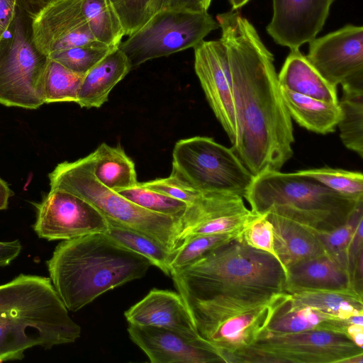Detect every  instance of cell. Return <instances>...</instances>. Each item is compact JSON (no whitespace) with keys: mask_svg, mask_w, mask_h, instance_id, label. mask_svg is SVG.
<instances>
[{"mask_svg":"<svg viewBox=\"0 0 363 363\" xmlns=\"http://www.w3.org/2000/svg\"><path fill=\"white\" fill-rule=\"evenodd\" d=\"M123 27L130 35L154 15L155 0H110Z\"/></svg>","mask_w":363,"mask_h":363,"instance_id":"8d00e7d4","label":"cell"},{"mask_svg":"<svg viewBox=\"0 0 363 363\" xmlns=\"http://www.w3.org/2000/svg\"><path fill=\"white\" fill-rule=\"evenodd\" d=\"M115 48L106 45L78 47L55 52L48 57L74 72L86 74Z\"/></svg>","mask_w":363,"mask_h":363,"instance_id":"d590c367","label":"cell"},{"mask_svg":"<svg viewBox=\"0 0 363 363\" xmlns=\"http://www.w3.org/2000/svg\"><path fill=\"white\" fill-rule=\"evenodd\" d=\"M288 303L274 315L267 328V331L287 333L318 330L347 335L349 325L354 323L352 316L341 319L315 308H291Z\"/></svg>","mask_w":363,"mask_h":363,"instance_id":"484cf974","label":"cell"},{"mask_svg":"<svg viewBox=\"0 0 363 363\" xmlns=\"http://www.w3.org/2000/svg\"><path fill=\"white\" fill-rule=\"evenodd\" d=\"M291 308L308 307L341 319L363 314V294L354 287L345 289H302L290 293Z\"/></svg>","mask_w":363,"mask_h":363,"instance_id":"d4e9b609","label":"cell"},{"mask_svg":"<svg viewBox=\"0 0 363 363\" xmlns=\"http://www.w3.org/2000/svg\"><path fill=\"white\" fill-rule=\"evenodd\" d=\"M311 177L331 190L357 201H363V174L360 172L322 167L295 172Z\"/></svg>","mask_w":363,"mask_h":363,"instance_id":"d6a6232c","label":"cell"},{"mask_svg":"<svg viewBox=\"0 0 363 363\" xmlns=\"http://www.w3.org/2000/svg\"><path fill=\"white\" fill-rule=\"evenodd\" d=\"M218 28V22L208 11L162 10L121 41L118 48L132 70L150 60L195 48Z\"/></svg>","mask_w":363,"mask_h":363,"instance_id":"8fae6325","label":"cell"},{"mask_svg":"<svg viewBox=\"0 0 363 363\" xmlns=\"http://www.w3.org/2000/svg\"><path fill=\"white\" fill-rule=\"evenodd\" d=\"M130 70L124 53L118 48L113 49L84 75L75 103L82 108L101 107Z\"/></svg>","mask_w":363,"mask_h":363,"instance_id":"7402d4cb","label":"cell"},{"mask_svg":"<svg viewBox=\"0 0 363 363\" xmlns=\"http://www.w3.org/2000/svg\"><path fill=\"white\" fill-rule=\"evenodd\" d=\"M32 1L39 4L41 6H45L46 4H49L53 3V2L59 1V0H32Z\"/></svg>","mask_w":363,"mask_h":363,"instance_id":"f6af8a7d","label":"cell"},{"mask_svg":"<svg viewBox=\"0 0 363 363\" xmlns=\"http://www.w3.org/2000/svg\"><path fill=\"white\" fill-rule=\"evenodd\" d=\"M245 199L254 213H272L315 232L341 226L363 204L295 172L267 171L255 176Z\"/></svg>","mask_w":363,"mask_h":363,"instance_id":"5b68a950","label":"cell"},{"mask_svg":"<svg viewBox=\"0 0 363 363\" xmlns=\"http://www.w3.org/2000/svg\"><path fill=\"white\" fill-rule=\"evenodd\" d=\"M334 0H272L273 14L266 27L274 41L292 50L315 39Z\"/></svg>","mask_w":363,"mask_h":363,"instance_id":"e0dca14e","label":"cell"},{"mask_svg":"<svg viewBox=\"0 0 363 363\" xmlns=\"http://www.w3.org/2000/svg\"><path fill=\"white\" fill-rule=\"evenodd\" d=\"M84 75L49 58L44 81L45 103L76 102Z\"/></svg>","mask_w":363,"mask_h":363,"instance_id":"4dcf8cb0","label":"cell"},{"mask_svg":"<svg viewBox=\"0 0 363 363\" xmlns=\"http://www.w3.org/2000/svg\"><path fill=\"white\" fill-rule=\"evenodd\" d=\"M177 291L196 298L261 296L286 291V271L276 257L236 238L186 267L172 270Z\"/></svg>","mask_w":363,"mask_h":363,"instance_id":"277c9868","label":"cell"},{"mask_svg":"<svg viewBox=\"0 0 363 363\" xmlns=\"http://www.w3.org/2000/svg\"><path fill=\"white\" fill-rule=\"evenodd\" d=\"M18 0H0V32L1 35L11 26Z\"/></svg>","mask_w":363,"mask_h":363,"instance_id":"ab89813d","label":"cell"},{"mask_svg":"<svg viewBox=\"0 0 363 363\" xmlns=\"http://www.w3.org/2000/svg\"><path fill=\"white\" fill-rule=\"evenodd\" d=\"M68 311L48 277L21 274L0 285V363L74 342L82 329Z\"/></svg>","mask_w":363,"mask_h":363,"instance_id":"3957f363","label":"cell"},{"mask_svg":"<svg viewBox=\"0 0 363 363\" xmlns=\"http://www.w3.org/2000/svg\"><path fill=\"white\" fill-rule=\"evenodd\" d=\"M139 184L143 187L184 201L188 205L196 201L201 194L172 174L168 177L158 178L139 183Z\"/></svg>","mask_w":363,"mask_h":363,"instance_id":"f35d334b","label":"cell"},{"mask_svg":"<svg viewBox=\"0 0 363 363\" xmlns=\"http://www.w3.org/2000/svg\"><path fill=\"white\" fill-rule=\"evenodd\" d=\"M228 1L231 5L232 10H238L239 9H240L243 6H245L250 0H228Z\"/></svg>","mask_w":363,"mask_h":363,"instance_id":"ee69618b","label":"cell"},{"mask_svg":"<svg viewBox=\"0 0 363 363\" xmlns=\"http://www.w3.org/2000/svg\"><path fill=\"white\" fill-rule=\"evenodd\" d=\"M91 154L93 173L106 187L117 191L138 184L135 164L121 145L103 143Z\"/></svg>","mask_w":363,"mask_h":363,"instance_id":"4316f807","label":"cell"},{"mask_svg":"<svg viewBox=\"0 0 363 363\" xmlns=\"http://www.w3.org/2000/svg\"><path fill=\"white\" fill-rule=\"evenodd\" d=\"M22 250L18 240L11 242H0V267L9 264L16 258Z\"/></svg>","mask_w":363,"mask_h":363,"instance_id":"60d3db41","label":"cell"},{"mask_svg":"<svg viewBox=\"0 0 363 363\" xmlns=\"http://www.w3.org/2000/svg\"><path fill=\"white\" fill-rule=\"evenodd\" d=\"M82 11L95 38L107 46L118 48L125 35L110 0H82Z\"/></svg>","mask_w":363,"mask_h":363,"instance_id":"f1b7e54d","label":"cell"},{"mask_svg":"<svg viewBox=\"0 0 363 363\" xmlns=\"http://www.w3.org/2000/svg\"><path fill=\"white\" fill-rule=\"evenodd\" d=\"M194 48V69L214 115L233 145L238 122L226 48L220 40L201 41Z\"/></svg>","mask_w":363,"mask_h":363,"instance_id":"9a60e30c","label":"cell"},{"mask_svg":"<svg viewBox=\"0 0 363 363\" xmlns=\"http://www.w3.org/2000/svg\"><path fill=\"white\" fill-rule=\"evenodd\" d=\"M286 277V291L289 293L302 289L354 287L348 269L328 255L292 265L287 269Z\"/></svg>","mask_w":363,"mask_h":363,"instance_id":"44dd1931","label":"cell"},{"mask_svg":"<svg viewBox=\"0 0 363 363\" xmlns=\"http://www.w3.org/2000/svg\"><path fill=\"white\" fill-rule=\"evenodd\" d=\"M337 125L343 145L363 157V89H342Z\"/></svg>","mask_w":363,"mask_h":363,"instance_id":"83f0119b","label":"cell"},{"mask_svg":"<svg viewBox=\"0 0 363 363\" xmlns=\"http://www.w3.org/2000/svg\"><path fill=\"white\" fill-rule=\"evenodd\" d=\"M32 31L36 47L48 57L73 48L106 45L92 34L82 0H59L40 6L33 16Z\"/></svg>","mask_w":363,"mask_h":363,"instance_id":"5bb4252c","label":"cell"},{"mask_svg":"<svg viewBox=\"0 0 363 363\" xmlns=\"http://www.w3.org/2000/svg\"><path fill=\"white\" fill-rule=\"evenodd\" d=\"M347 335L359 347L363 345V325L351 324L347 330Z\"/></svg>","mask_w":363,"mask_h":363,"instance_id":"b9f144b4","label":"cell"},{"mask_svg":"<svg viewBox=\"0 0 363 363\" xmlns=\"http://www.w3.org/2000/svg\"><path fill=\"white\" fill-rule=\"evenodd\" d=\"M307 60L330 84L363 89V27L347 24L309 42Z\"/></svg>","mask_w":363,"mask_h":363,"instance_id":"7c38bea8","label":"cell"},{"mask_svg":"<svg viewBox=\"0 0 363 363\" xmlns=\"http://www.w3.org/2000/svg\"><path fill=\"white\" fill-rule=\"evenodd\" d=\"M124 315L130 324L162 328L191 340L201 339L178 291L152 289L125 311Z\"/></svg>","mask_w":363,"mask_h":363,"instance_id":"d6986e66","label":"cell"},{"mask_svg":"<svg viewBox=\"0 0 363 363\" xmlns=\"http://www.w3.org/2000/svg\"><path fill=\"white\" fill-rule=\"evenodd\" d=\"M170 174L202 194L228 193L243 199L255 177L231 148L204 136L175 143Z\"/></svg>","mask_w":363,"mask_h":363,"instance_id":"9c48e42d","label":"cell"},{"mask_svg":"<svg viewBox=\"0 0 363 363\" xmlns=\"http://www.w3.org/2000/svg\"><path fill=\"white\" fill-rule=\"evenodd\" d=\"M108 223V228L106 233L107 235L121 245L146 257L152 265L158 267L164 274L170 277V251L147 235L114 223Z\"/></svg>","mask_w":363,"mask_h":363,"instance_id":"f546056e","label":"cell"},{"mask_svg":"<svg viewBox=\"0 0 363 363\" xmlns=\"http://www.w3.org/2000/svg\"><path fill=\"white\" fill-rule=\"evenodd\" d=\"M12 194L13 192L6 182L0 178V211L7 208L9 199Z\"/></svg>","mask_w":363,"mask_h":363,"instance_id":"7bdbcfd3","label":"cell"},{"mask_svg":"<svg viewBox=\"0 0 363 363\" xmlns=\"http://www.w3.org/2000/svg\"><path fill=\"white\" fill-rule=\"evenodd\" d=\"M281 92L291 119L300 126L323 135L335 130L340 119L338 103L315 99L284 87Z\"/></svg>","mask_w":363,"mask_h":363,"instance_id":"cb8c5ba5","label":"cell"},{"mask_svg":"<svg viewBox=\"0 0 363 363\" xmlns=\"http://www.w3.org/2000/svg\"><path fill=\"white\" fill-rule=\"evenodd\" d=\"M363 220V204L359 206L345 223L327 232H315L327 255L348 269L347 252L355 230ZM350 272V271H349Z\"/></svg>","mask_w":363,"mask_h":363,"instance_id":"e575fe53","label":"cell"},{"mask_svg":"<svg viewBox=\"0 0 363 363\" xmlns=\"http://www.w3.org/2000/svg\"><path fill=\"white\" fill-rule=\"evenodd\" d=\"M130 340L152 363L223 362L203 340H191L172 330L128 323Z\"/></svg>","mask_w":363,"mask_h":363,"instance_id":"ac0fdd59","label":"cell"},{"mask_svg":"<svg viewBox=\"0 0 363 363\" xmlns=\"http://www.w3.org/2000/svg\"><path fill=\"white\" fill-rule=\"evenodd\" d=\"M281 87L315 99L338 103L337 86L328 82L299 49L290 50L278 74Z\"/></svg>","mask_w":363,"mask_h":363,"instance_id":"603a6c76","label":"cell"},{"mask_svg":"<svg viewBox=\"0 0 363 363\" xmlns=\"http://www.w3.org/2000/svg\"><path fill=\"white\" fill-rule=\"evenodd\" d=\"M42 6L18 0L9 28L0 40V104L36 109L45 104L44 81L49 58L36 47L32 31L35 11Z\"/></svg>","mask_w":363,"mask_h":363,"instance_id":"ba28073f","label":"cell"},{"mask_svg":"<svg viewBox=\"0 0 363 363\" xmlns=\"http://www.w3.org/2000/svg\"><path fill=\"white\" fill-rule=\"evenodd\" d=\"M48 177L50 189L63 190L84 199L108 222L147 235L170 252L176 247L180 218L143 208L104 186L93 173L91 154L58 164Z\"/></svg>","mask_w":363,"mask_h":363,"instance_id":"52a82bcc","label":"cell"},{"mask_svg":"<svg viewBox=\"0 0 363 363\" xmlns=\"http://www.w3.org/2000/svg\"><path fill=\"white\" fill-rule=\"evenodd\" d=\"M36 207L33 225L37 235L48 241L67 240L106 233L108 223L90 203L72 193L50 189Z\"/></svg>","mask_w":363,"mask_h":363,"instance_id":"4fadbf2b","label":"cell"},{"mask_svg":"<svg viewBox=\"0 0 363 363\" xmlns=\"http://www.w3.org/2000/svg\"><path fill=\"white\" fill-rule=\"evenodd\" d=\"M241 239L249 246L276 257L273 226L267 213H257L243 229Z\"/></svg>","mask_w":363,"mask_h":363,"instance_id":"74e56055","label":"cell"},{"mask_svg":"<svg viewBox=\"0 0 363 363\" xmlns=\"http://www.w3.org/2000/svg\"><path fill=\"white\" fill-rule=\"evenodd\" d=\"M257 215L238 195L201 193L180 218L177 246L194 235L228 233L241 236L245 227Z\"/></svg>","mask_w":363,"mask_h":363,"instance_id":"2e32d148","label":"cell"},{"mask_svg":"<svg viewBox=\"0 0 363 363\" xmlns=\"http://www.w3.org/2000/svg\"><path fill=\"white\" fill-rule=\"evenodd\" d=\"M228 58L238 122L231 149L254 176L280 171L292 157V119L274 56L254 26L237 10L216 16Z\"/></svg>","mask_w":363,"mask_h":363,"instance_id":"6da1fadb","label":"cell"},{"mask_svg":"<svg viewBox=\"0 0 363 363\" xmlns=\"http://www.w3.org/2000/svg\"><path fill=\"white\" fill-rule=\"evenodd\" d=\"M265 213L273 226L276 257L286 271L303 261L327 255L313 230L278 215Z\"/></svg>","mask_w":363,"mask_h":363,"instance_id":"ffe728a7","label":"cell"},{"mask_svg":"<svg viewBox=\"0 0 363 363\" xmlns=\"http://www.w3.org/2000/svg\"><path fill=\"white\" fill-rule=\"evenodd\" d=\"M1 36H2V35H1V33L0 32V40H1Z\"/></svg>","mask_w":363,"mask_h":363,"instance_id":"bcb514c9","label":"cell"},{"mask_svg":"<svg viewBox=\"0 0 363 363\" xmlns=\"http://www.w3.org/2000/svg\"><path fill=\"white\" fill-rule=\"evenodd\" d=\"M50 279L69 311L143 277L151 262L106 233L62 240L46 261Z\"/></svg>","mask_w":363,"mask_h":363,"instance_id":"7a4b0ae2","label":"cell"},{"mask_svg":"<svg viewBox=\"0 0 363 363\" xmlns=\"http://www.w3.org/2000/svg\"><path fill=\"white\" fill-rule=\"evenodd\" d=\"M363 363V348L343 333L325 330L271 333L266 330L231 363Z\"/></svg>","mask_w":363,"mask_h":363,"instance_id":"30bf717a","label":"cell"},{"mask_svg":"<svg viewBox=\"0 0 363 363\" xmlns=\"http://www.w3.org/2000/svg\"><path fill=\"white\" fill-rule=\"evenodd\" d=\"M181 295L199 337L227 363H231L236 354L258 338L291 297L288 291L261 296H218L203 299Z\"/></svg>","mask_w":363,"mask_h":363,"instance_id":"8992f818","label":"cell"},{"mask_svg":"<svg viewBox=\"0 0 363 363\" xmlns=\"http://www.w3.org/2000/svg\"><path fill=\"white\" fill-rule=\"evenodd\" d=\"M240 238V235L228 233L199 235L186 238L170 252V269L172 271L184 268L213 249Z\"/></svg>","mask_w":363,"mask_h":363,"instance_id":"1f68e13d","label":"cell"},{"mask_svg":"<svg viewBox=\"0 0 363 363\" xmlns=\"http://www.w3.org/2000/svg\"><path fill=\"white\" fill-rule=\"evenodd\" d=\"M116 192L143 208L177 218L183 216L188 206L184 201L143 187L139 182L135 186Z\"/></svg>","mask_w":363,"mask_h":363,"instance_id":"836d02e7","label":"cell"}]
</instances>
